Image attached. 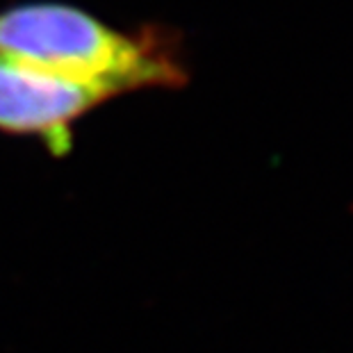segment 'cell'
Returning a JSON list of instances; mask_svg holds the SVG:
<instances>
[{"label": "cell", "instance_id": "cell-1", "mask_svg": "<svg viewBox=\"0 0 353 353\" xmlns=\"http://www.w3.org/2000/svg\"><path fill=\"white\" fill-rule=\"evenodd\" d=\"M0 52L108 99L180 89L190 82L176 30H119L66 3H23L0 10Z\"/></svg>", "mask_w": 353, "mask_h": 353}, {"label": "cell", "instance_id": "cell-2", "mask_svg": "<svg viewBox=\"0 0 353 353\" xmlns=\"http://www.w3.org/2000/svg\"><path fill=\"white\" fill-rule=\"evenodd\" d=\"M110 99L76 82L55 78L0 52V132L39 139L46 151L64 157L73 144V125Z\"/></svg>", "mask_w": 353, "mask_h": 353}]
</instances>
